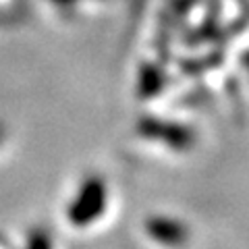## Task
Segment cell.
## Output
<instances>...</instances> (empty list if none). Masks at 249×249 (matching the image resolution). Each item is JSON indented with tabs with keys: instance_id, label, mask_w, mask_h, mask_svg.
I'll use <instances>...</instances> for the list:
<instances>
[{
	"instance_id": "3",
	"label": "cell",
	"mask_w": 249,
	"mask_h": 249,
	"mask_svg": "<svg viewBox=\"0 0 249 249\" xmlns=\"http://www.w3.org/2000/svg\"><path fill=\"white\" fill-rule=\"evenodd\" d=\"M19 249H54V239L46 229L31 227V229L25 231L23 245Z\"/></svg>"
},
{
	"instance_id": "1",
	"label": "cell",
	"mask_w": 249,
	"mask_h": 249,
	"mask_svg": "<svg viewBox=\"0 0 249 249\" xmlns=\"http://www.w3.org/2000/svg\"><path fill=\"white\" fill-rule=\"evenodd\" d=\"M110 210V187L102 175H85L69 196L62 218L71 231H91Z\"/></svg>"
},
{
	"instance_id": "4",
	"label": "cell",
	"mask_w": 249,
	"mask_h": 249,
	"mask_svg": "<svg viewBox=\"0 0 249 249\" xmlns=\"http://www.w3.org/2000/svg\"><path fill=\"white\" fill-rule=\"evenodd\" d=\"M0 249H13V247H9V245L4 243V241H0ZM17 249H19V247H17Z\"/></svg>"
},
{
	"instance_id": "5",
	"label": "cell",
	"mask_w": 249,
	"mask_h": 249,
	"mask_svg": "<svg viewBox=\"0 0 249 249\" xmlns=\"http://www.w3.org/2000/svg\"><path fill=\"white\" fill-rule=\"evenodd\" d=\"M2 137H4V129L0 127V142H2Z\"/></svg>"
},
{
	"instance_id": "2",
	"label": "cell",
	"mask_w": 249,
	"mask_h": 249,
	"mask_svg": "<svg viewBox=\"0 0 249 249\" xmlns=\"http://www.w3.org/2000/svg\"><path fill=\"white\" fill-rule=\"evenodd\" d=\"M142 232L152 245L160 249H185L191 243V227L175 214H145L142 220Z\"/></svg>"
}]
</instances>
